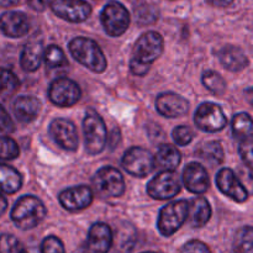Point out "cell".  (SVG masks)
Here are the masks:
<instances>
[{
  "label": "cell",
  "instance_id": "obj_1",
  "mask_svg": "<svg viewBox=\"0 0 253 253\" xmlns=\"http://www.w3.org/2000/svg\"><path fill=\"white\" fill-rule=\"evenodd\" d=\"M163 37L158 32L148 31L141 35L133 47V54L130 61L131 73L138 77L146 76L151 64L163 53Z\"/></svg>",
  "mask_w": 253,
  "mask_h": 253
},
{
  "label": "cell",
  "instance_id": "obj_2",
  "mask_svg": "<svg viewBox=\"0 0 253 253\" xmlns=\"http://www.w3.org/2000/svg\"><path fill=\"white\" fill-rule=\"evenodd\" d=\"M73 58L94 73H103L108 67V61L103 51L94 40L86 37H76L68 44Z\"/></svg>",
  "mask_w": 253,
  "mask_h": 253
},
{
  "label": "cell",
  "instance_id": "obj_3",
  "mask_svg": "<svg viewBox=\"0 0 253 253\" xmlns=\"http://www.w3.org/2000/svg\"><path fill=\"white\" fill-rule=\"evenodd\" d=\"M43 203L34 195H25L15 203L11 210V220L20 230L35 229L46 217Z\"/></svg>",
  "mask_w": 253,
  "mask_h": 253
},
{
  "label": "cell",
  "instance_id": "obj_4",
  "mask_svg": "<svg viewBox=\"0 0 253 253\" xmlns=\"http://www.w3.org/2000/svg\"><path fill=\"white\" fill-rule=\"evenodd\" d=\"M188 217H189V202L175 200L168 203L161 209L158 215V231L165 237L172 236L182 227Z\"/></svg>",
  "mask_w": 253,
  "mask_h": 253
},
{
  "label": "cell",
  "instance_id": "obj_5",
  "mask_svg": "<svg viewBox=\"0 0 253 253\" xmlns=\"http://www.w3.org/2000/svg\"><path fill=\"white\" fill-rule=\"evenodd\" d=\"M83 133L85 150L89 155L103 152L108 141V131L104 120L93 109L86 111L83 120Z\"/></svg>",
  "mask_w": 253,
  "mask_h": 253
},
{
  "label": "cell",
  "instance_id": "obj_6",
  "mask_svg": "<svg viewBox=\"0 0 253 253\" xmlns=\"http://www.w3.org/2000/svg\"><path fill=\"white\" fill-rule=\"evenodd\" d=\"M100 21L109 36L119 37L125 34L130 26V14L121 2L113 0L104 6Z\"/></svg>",
  "mask_w": 253,
  "mask_h": 253
},
{
  "label": "cell",
  "instance_id": "obj_7",
  "mask_svg": "<svg viewBox=\"0 0 253 253\" xmlns=\"http://www.w3.org/2000/svg\"><path fill=\"white\" fill-rule=\"evenodd\" d=\"M93 185L103 198H119L125 192L123 174L114 167L100 168L93 177Z\"/></svg>",
  "mask_w": 253,
  "mask_h": 253
},
{
  "label": "cell",
  "instance_id": "obj_8",
  "mask_svg": "<svg viewBox=\"0 0 253 253\" xmlns=\"http://www.w3.org/2000/svg\"><path fill=\"white\" fill-rule=\"evenodd\" d=\"M194 123L204 132H217L226 127L227 119L221 106L215 103H203L198 106L194 115Z\"/></svg>",
  "mask_w": 253,
  "mask_h": 253
},
{
  "label": "cell",
  "instance_id": "obj_9",
  "mask_svg": "<svg viewBox=\"0 0 253 253\" xmlns=\"http://www.w3.org/2000/svg\"><path fill=\"white\" fill-rule=\"evenodd\" d=\"M123 168L133 177L143 178L150 174L155 166V157L142 147H131L121 160Z\"/></svg>",
  "mask_w": 253,
  "mask_h": 253
},
{
  "label": "cell",
  "instance_id": "obj_10",
  "mask_svg": "<svg viewBox=\"0 0 253 253\" xmlns=\"http://www.w3.org/2000/svg\"><path fill=\"white\" fill-rule=\"evenodd\" d=\"M180 192V179L174 170H162L148 182L147 193L157 200H168Z\"/></svg>",
  "mask_w": 253,
  "mask_h": 253
},
{
  "label": "cell",
  "instance_id": "obj_11",
  "mask_svg": "<svg viewBox=\"0 0 253 253\" xmlns=\"http://www.w3.org/2000/svg\"><path fill=\"white\" fill-rule=\"evenodd\" d=\"M82 95L81 88L69 78H57L52 81L48 88V98L54 105L68 108L76 105Z\"/></svg>",
  "mask_w": 253,
  "mask_h": 253
},
{
  "label": "cell",
  "instance_id": "obj_12",
  "mask_svg": "<svg viewBox=\"0 0 253 253\" xmlns=\"http://www.w3.org/2000/svg\"><path fill=\"white\" fill-rule=\"evenodd\" d=\"M51 9L57 16L69 22H83L91 14L90 4L85 0H52Z\"/></svg>",
  "mask_w": 253,
  "mask_h": 253
},
{
  "label": "cell",
  "instance_id": "obj_13",
  "mask_svg": "<svg viewBox=\"0 0 253 253\" xmlns=\"http://www.w3.org/2000/svg\"><path fill=\"white\" fill-rule=\"evenodd\" d=\"M49 135L53 138L54 142L59 146L61 148L66 151H76L79 145V138L77 128L72 121L68 119H54L51 124H49Z\"/></svg>",
  "mask_w": 253,
  "mask_h": 253
},
{
  "label": "cell",
  "instance_id": "obj_14",
  "mask_svg": "<svg viewBox=\"0 0 253 253\" xmlns=\"http://www.w3.org/2000/svg\"><path fill=\"white\" fill-rule=\"evenodd\" d=\"M216 185L220 192L236 203H245L249 199V190L242 180L230 168H222L216 174Z\"/></svg>",
  "mask_w": 253,
  "mask_h": 253
},
{
  "label": "cell",
  "instance_id": "obj_15",
  "mask_svg": "<svg viewBox=\"0 0 253 253\" xmlns=\"http://www.w3.org/2000/svg\"><path fill=\"white\" fill-rule=\"evenodd\" d=\"M58 200L68 211H81L93 203V190L88 185H77L59 193Z\"/></svg>",
  "mask_w": 253,
  "mask_h": 253
},
{
  "label": "cell",
  "instance_id": "obj_16",
  "mask_svg": "<svg viewBox=\"0 0 253 253\" xmlns=\"http://www.w3.org/2000/svg\"><path fill=\"white\" fill-rule=\"evenodd\" d=\"M114 242L110 226L105 222H95L90 226L86 239V253H108Z\"/></svg>",
  "mask_w": 253,
  "mask_h": 253
},
{
  "label": "cell",
  "instance_id": "obj_17",
  "mask_svg": "<svg viewBox=\"0 0 253 253\" xmlns=\"http://www.w3.org/2000/svg\"><path fill=\"white\" fill-rule=\"evenodd\" d=\"M156 109L165 118H180L189 110V101L175 93H162L156 99Z\"/></svg>",
  "mask_w": 253,
  "mask_h": 253
},
{
  "label": "cell",
  "instance_id": "obj_18",
  "mask_svg": "<svg viewBox=\"0 0 253 253\" xmlns=\"http://www.w3.org/2000/svg\"><path fill=\"white\" fill-rule=\"evenodd\" d=\"M183 182L185 188L194 194H204L210 187L209 174L204 166L192 162L183 170Z\"/></svg>",
  "mask_w": 253,
  "mask_h": 253
},
{
  "label": "cell",
  "instance_id": "obj_19",
  "mask_svg": "<svg viewBox=\"0 0 253 253\" xmlns=\"http://www.w3.org/2000/svg\"><path fill=\"white\" fill-rule=\"evenodd\" d=\"M30 30V22L26 14L20 11H6L1 15V32L11 39L27 35Z\"/></svg>",
  "mask_w": 253,
  "mask_h": 253
},
{
  "label": "cell",
  "instance_id": "obj_20",
  "mask_svg": "<svg viewBox=\"0 0 253 253\" xmlns=\"http://www.w3.org/2000/svg\"><path fill=\"white\" fill-rule=\"evenodd\" d=\"M41 110V101L31 95H21L15 100L14 114L17 120L29 124L34 121Z\"/></svg>",
  "mask_w": 253,
  "mask_h": 253
},
{
  "label": "cell",
  "instance_id": "obj_21",
  "mask_svg": "<svg viewBox=\"0 0 253 253\" xmlns=\"http://www.w3.org/2000/svg\"><path fill=\"white\" fill-rule=\"evenodd\" d=\"M220 63L230 72H241L249 66V58L240 47L225 46L219 52Z\"/></svg>",
  "mask_w": 253,
  "mask_h": 253
},
{
  "label": "cell",
  "instance_id": "obj_22",
  "mask_svg": "<svg viewBox=\"0 0 253 253\" xmlns=\"http://www.w3.org/2000/svg\"><path fill=\"white\" fill-rule=\"evenodd\" d=\"M42 58H44L43 44L41 41L27 42L22 48L20 56V64L25 72H35L41 66Z\"/></svg>",
  "mask_w": 253,
  "mask_h": 253
},
{
  "label": "cell",
  "instance_id": "obj_23",
  "mask_svg": "<svg viewBox=\"0 0 253 253\" xmlns=\"http://www.w3.org/2000/svg\"><path fill=\"white\" fill-rule=\"evenodd\" d=\"M211 217V207L204 197H194L189 202V222L193 227H203Z\"/></svg>",
  "mask_w": 253,
  "mask_h": 253
},
{
  "label": "cell",
  "instance_id": "obj_24",
  "mask_svg": "<svg viewBox=\"0 0 253 253\" xmlns=\"http://www.w3.org/2000/svg\"><path fill=\"white\" fill-rule=\"evenodd\" d=\"M180 161H182V156H180L178 148L169 143L161 146L155 156V166L161 172L162 170H174L175 168H178Z\"/></svg>",
  "mask_w": 253,
  "mask_h": 253
},
{
  "label": "cell",
  "instance_id": "obj_25",
  "mask_svg": "<svg viewBox=\"0 0 253 253\" xmlns=\"http://www.w3.org/2000/svg\"><path fill=\"white\" fill-rule=\"evenodd\" d=\"M232 133L242 143H253V119L247 113H239L232 119Z\"/></svg>",
  "mask_w": 253,
  "mask_h": 253
},
{
  "label": "cell",
  "instance_id": "obj_26",
  "mask_svg": "<svg viewBox=\"0 0 253 253\" xmlns=\"http://www.w3.org/2000/svg\"><path fill=\"white\" fill-rule=\"evenodd\" d=\"M0 179H1V189L4 194H15V193L21 189V174L11 166L1 165V167H0Z\"/></svg>",
  "mask_w": 253,
  "mask_h": 253
},
{
  "label": "cell",
  "instance_id": "obj_27",
  "mask_svg": "<svg viewBox=\"0 0 253 253\" xmlns=\"http://www.w3.org/2000/svg\"><path fill=\"white\" fill-rule=\"evenodd\" d=\"M232 249H234V253H253L252 226H244L236 232Z\"/></svg>",
  "mask_w": 253,
  "mask_h": 253
},
{
  "label": "cell",
  "instance_id": "obj_28",
  "mask_svg": "<svg viewBox=\"0 0 253 253\" xmlns=\"http://www.w3.org/2000/svg\"><path fill=\"white\" fill-rule=\"evenodd\" d=\"M202 82L205 88L211 91L215 95L222 96L226 93V82L220 76L219 73L214 71H207L203 73Z\"/></svg>",
  "mask_w": 253,
  "mask_h": 253
},
{
  "label": "cell",
  "instance_id": "obj_29",
  "mask_svg": "<svg viewBox=\"0 0 253 253\" xmlns=\"http://www.w3.org/2000/svg\"><path fill=\"white\" fill-rule=\"evenodd\" d=\"M199 155L203 160L207 162L211 163V165H220L224 161V148H222L221 143L217 141H210V142L205 143L199 151Z\"/></svg>",
  "mask_w": 253,
  "mask_h": 253
},
{
  "label": "cell",
  "instance_id": "obj_30",
  "mask_svg": "<svg viewBox=\"0 0 253 253\" xmlns=\"http://www.w3.org/2000/svg\"><path fill=\"white\" fill-rule=\"evenodd\" d=\"M44 62L49 68H58V67H64L68 64L66 54L57 44H51L47 47L44 51Z\"/></svg>",
  "mask_w": 253,
  "mask_h": 253
},
{
  "label": "cell",
  "instance_id": "obj_31",
  "mask_svg": "<svg viewBox=\"0 0 253 253\" xmlns=\"http://www.w3.org/2000/svg\"><path fill=\"white\" fill-rule=\"evenodd\" d=\"M20 155V148L12 138L7 136H1L0 141V156L2 161L16 160Z\"/></svg>",
  "mask_w": 253,
  "mask_h": 253
},
{
  "label": "cell",
  "instance_id": "obj_32",
  "mask_svg": "<svg viewBox=\"0 0 253 253\" xmlns=\"http://www.w3.org/2000/svg\"><path fill=\"white\" fill-rule=\"evenodd\" d=\"M0 253H27V251L16 237L2 234L0 240Z\"/></svg>",
  "mask_w": 253,
  "mask_h": 253
},
{
  "label": "cell",
  "instance_id": "obj_33",
  "mask_svg": "<svg viewBox=\"0 0 253 253\" xmlns=\"http://www.w3.org/2000/svg\"><path fill=\"white\" fill-rule=\"evenodd\" d=\"M20 85V82L17 77L9 69H2L1 71V95L2 98H6L7 95H11Z\"/></svg>",
  "mask_w": 253,
  "mask_h": 253
},
{
  "label": "cell",
  "instance_id": "obj_34",
  "mask_svg": "<svg viewBox=\"0 0 253 253\" xmlns=\"http://www.w3.org/2000/svg\"><path fill=\"white\" fill-rule=\"evenodd\" d=\"M172 137L178 146H187L193 141V138H194V133H193V131L190 130L188 126L182 125V126H177V127L173 130Z\"/></svg>",
  "mask_w": 253,
  "mask_h": 253
},
{
  "label": "cell",
  "instance_id": "obj_35",
  "mask_svg": "<svg viewBox=\"0 0 253 253\" xmlns=\"http://www.w3.org/2000/svg\"><path fill=\"white\" fill-rule=\"evenodd\" d=\"M41 253H66V250L58 237L47 236L41 244Z\"/></svg>",
  "mask_w": 253,
  "mask_h": 253
},
{
  "label": "cell",
  "instance_id": "obj_36",
  "mask_svg": "<svg viewBox=\"0 0 253 253\" xmlns=\"http://www.w3.org/2000/svg\"><path fill=\"white\" fill-rule=\"evenodd\" d=\"M180 253H211V251L204 242L199 241V240H192L182 247Z\"/></svg>",
  "mask_w": 253,
  "mask_h": 253
},
{
  "label": "cell",
  "instance_id": "obj_37",
  "mask_svg": "<svg viewBox=\"0 0 253 253\" xmlns=\"http://www.w3.org/2000/svg\"><path fill=\"white\" fill-rule=\"evenodd\" d=\"M0 128H1V136H6L9 133H11L15 130L14 123H12L11 118L9 116V114L6 113L4 106L0 108Z\"/></svg>",
  "mask_w": 253,
  "mask_h": 253
},
{
  "label": "cell",
  "instance_id": "obj_38",
  "mask_svg": "<svg viewBox=\"0 0 253 253\" xmlns=\"http://www.w3.org/2000/svg\"><path fill=\"white\" fill-rule=\"evenodd\" d=\"M239 152L245 165L253 170V143H241Z\"/></svg>",
  "mask_w": 253,
  "mask_h": 253
},
{
  "label": "cell",
  "instance_id": "obj_39",
  "mask_svg": "<svg viewBox=\"0 0 253 253\" xmlns=\"http://www.w3.org/2000/svg\"><path fill=\"white\" fill-rule=\"evenodd\" d=\"M27 4L35 11H43L49 4V0H27Z\"/></svg>",
  "mask_w": 253,
  "mask_h": 253
},
{
  "label": "cell",
  "instance_id": "obj_40",
  "mask_svg": "<svg viewBox=\"0 0 253 253\" xmlns=\"http://www.w3.org/2000/svg\"><path fill=\"white\" fill-rule=\"evenodd\" d=\"M210 5L216 7H226L234 2V0H207Z\"/></svg>",
  "mask_w": 253,
  "mask_h": 253
},
{
  "label": "cell",
  "instance_id": "obj_41",
  "mask_svg": "<svg viewBox=\"0 0 253 253\" xmlns=\"http://www.w3.org/2000/svg\"><path fill=\"white\" fill-rule=\"evenodd\" d=\"M20 0H0V4H1L2 7H9V6H14L19 2Z\"/></svg>",
  "mask_w": 253,
  "mask_h": 253
},
{
  "label": "cell",
  "instance_id": "obj_42",
  "mask_svg": "<svg viewBox=\"0 0 253 253\" xmlns=\"http://www.w3.org/2000/svg\"><path fill=\"white\" fill-rule=\"evenodd\" d=\"M245 95H246L247 101H249V103L253 106V86H252V88L247 89V90L245 91Z\"/></svg>",
  "mask_w": 253,
  "mask_h": 253
},
{
  "label": "cell",
  "instance_id": "obj_43",
  "mask_svg": "<svg viewBox=\"0 0 253 253\" xmlns=\"http://www.w3.org/2000/svg\"><path fill=\"white\" fill-rule=\"evenodd\" d=\"M6 207H7L6 198H5V195H2L1 197V214H4L5 210H6Z\"/></svg>",
  "mask_w": 253,
  "mask_h": 253
},
{
  "label": "cell",
  "instance_id": "obj_44",
  "mask_svg": "<svg viewBox=\"0 0 253 253\" xmlns=\"http://www.w3.org/2000/svg\"><path fill=\"white\" fill-rule=\"evenodd\" d=\"M142 253H156V252H142Z\"/></svg>",
  "mask_w": 253,
  "mask_h": 253
}]
</instances>
